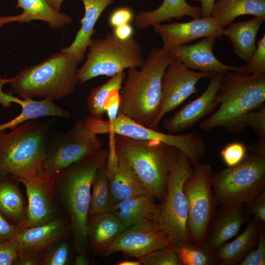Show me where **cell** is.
<instances>
[{
  "instance_id": "cell-1",
  "label": "cell",
  "mask_w": 265,
  "mask_h": 265,
  "mask_svg": "<svg viewBox=\"0 0 265 265\" xmlns=\"http://www.w3.org/2000/svg\"><path fill=\"white\" fill-rule=\"evenodd\" d=\"M108 155V149L102 147L51 177L58 203L70 220L76 254H85L87 250L86 223L92 183L97 170L106 162Z\"/></svg>"
},
{
  "instance_id": "cell-2",
  "label": "cell",
  "mask_w": 265,
  "mask_h": 265,
  "mask_svg": "<svg viewBox=\"0 0 265 265\" xmlns=\"http://www.w3.org/2000/svg\"><path fill=\"white\" fill-rule=\"evenodd\" d=\"M175 58L170 52L155 47L139 70L128 69L120 92L118 112L150 128L160 111L163 73Z\"/></svg>"
},
{
  "instance_id": "cell-3",
  "label": "cell",
  "mask_w": 265,
  "mask_h": 265,
  "mask_svg": "<svg viewBox=\"0 0 265 265\" xmlns=\"http://www.w3.org/2000/svg\"><path fill=\"white\" fill-rule=\"evenodd\" d=\"M216 99L220 104L219 107L200 123V129L208 131L221 127L231 133L241 132L245 129L246 115L260 108L265 102V74L234 71L223 73Z\"/></svg>"
},
{
  "instance_id": "cell-4",
  "label": "cell",
  "mask_w": 265,
  "mask_h": 265,
  "mask_svg": "<svg viewBox=\"0 0 265 265\" xmlns=\"http://www.w3.org/2000/svg\"><path fill=\"white\" fill-rule=\"evenodd\" d=\"M109 134L117 154L124 159L148 191L161 201L180 150L158 140H138Z\"/></svg>"
},
{
  "instance_id": "cell-5",
  "label": "cell",
  "mask_w": 265,
  "mask_h": 265,
  "mask_svg": "<svg viewBox=\"0 0 265 265\" xmlns=\"http://www.w3.org/2000/svg\"><path fill=\"white\" fill-rule=\"evenodd\" d=\"M73 54L60 51L44 61L27 67L8 79L12 94L25 99L40 97L59 100L72 93L79 82L78 65Z\"/></svg>"
},
{
  "instance_id": "cell-6",
  "label": "cell",
  "mask_w": 265,
  "mask_h": 265,
  "mask_svg": "<svg viewBox=\"0 0 265 265\" xmlns=\"http://www.w3.org/2000/svg\"><path fill=\"white\" fill-rule=\"evenodd\" d=\"M53 121L29 119L10 132H0V172L18 179L41 172Z\"/></svg>"
},
{
  "instance_id": "cell-7",
  "label": "cell",
  "mask_w": 265,
  "mask_h": 265,
  "mask_svg": "<svg viewBox=\"0 0 265 265\" xmlns=\"http://www.w3.org/2000/svg\"><path fill=\"white\" fill-rule=\"evenodd\" d=\"M211 185L218 205L244 204L265 189V156L247 153L238 164L212 174Z\"/></svg>"
},
{
  "instance_id": "cell-8",
  "label": "cell",
  "mask_w": 265,
  "mask_h": 265,
  "mask_svg": "<svg viewBox=\"0 0 265 265\" xmlns=\"http://www.w3.org/2000/svg\"><path fill=\"white\" fill-rule=\"evenodd\" d=\"M144 59L142 47L133 38L122 41L112 33L100 39H93L87 58L78 69L80 83L100 76L112 77L126 69L138 68Z\"/></svg>"
},
{
  "instance_id": "cell-9",
  "label": "cell",
  "mask_w": 265,
  "mask_h": 265,
  "mask_svg": "<svg viewBox=\"0 0 265 265\" xmlns=\"http://www.w3.org/2000/svg\"><path fill=\"white\" fill-rule=\"evenodd\" d=\"M191 164L180 150L178 161L168 177L166 194L159 204L158 223L172 245L191 242L186 229L188 203L183 190L185 182L193 172Z\"/></svg>"
},
{
  "instance_id": "cell-10",
  "label": "cell",
  "mask_w": 265,
  "mask_h": 265,
  "mask_svg": "<svg viewBox=\"0 0 265 265\" xmlns=\"http://www.w3.org/2000/svg\"><path fill=\"white\" fill-rule=\"evenodd\" d=\"M83 121L86 126L97 134H116L135 139L161 141L183 152L192 163L200 161L207 150L205 140L193 133L173 135L159 132L141 125L119 112L112 121H105L91 115Z\"/></svg>"
},
{
  "instance_id": "cell-11",
  "label": "cell",
  "mask_w": 265,
  "mask_h": 265,
  "mask_svg": "<svg viewBox=\"0 0 265 265\" xmlns=\"http://www.w3.org/2000/svg\"><path fill=\"white\" fill-rule=\"evenodd\" d=\"M102 147L97 134L83 120H78L65 132L51 134L48 139L42 171L50 177L72 164L96 153Z\"/></svg>"
},
{
  "instance_id": "cell-12",
  "label": "cell",
  "mask_w": 265,
  "mask_h": 265,
  "mask_svg": "<svg viewBox=\"0 0 265 265\" xmlns=\"http://www.w3.org/2000/svg\"><path fill=\"white\" fill-rule=\"evenodd\" d=\"M193 168L192 175L183 187L189 207L186 229L190 242L201 246L205 244L208 224L218 205L211 185L212 165L200 162Z\"/></svg>"
},
{
  "instance_id": "cell-13",
  "label": "cell",
  "mask_w": 265,
  "mask_h": 265,
  "mask_svg": "<svg viewBox=\"0 0 265 265\" xmlns=\"http://www.w3.org/2000/svg\"><path fill=\"white\" fill-rule=\"evenodd\" d=\"M172 245L158 222L144 220L126 228L99 253L106 257L121 252L138 259L152 251Z\"/></svg>"
},
{
  "instance_id": "cell-14",
  "label": "cell",
  "mask_w": 265,
  "mask_h": 265,
  "mask_svg": "<svg viewBox=\"0 0 265 265\" xmlns=\"http://www.w3.org/2000/svg\"><path fill=\"white\" fill-rule=\"evenodd\" d=\"M212 74L191 70L175 58L163 73L160 111L150 128L157 131L163 116L178 107L191 95L197 93L198 81L203 78L210 79Z\"/></svg>"
},
{
  "instance_id": "cell-15",
  "label": "cell",
  "mask_w": 265,
  "mask_h": 265,
  "mask_svg": "<svg viewBox=\"0 0 265 265\" xmlns=\"http://www.w3.org/2000/svg\"><path fill=\"white\" fill-rule=\"evenodd\" d=\"M18 180L25 186L27 198L26 220L19 230L48 223L64 214L55 197L51 177L41 171Z\"/></svg>"
},
{
  "instance_id": "cell-16",
  "label": "cell",
  "mask_w": 265,
  "mask_h": 265,
  "mask_svg": "<svg viewBox=\"0 0 265 265\" xmlns=\"http://www.w3.org/2000/svg\"><path fill=\"white\" fill-rule=\"evenodd\" d=\"M223 73H213L206 90L197 99L179 110L170 118L162 122L163 128L170 133L180 132L193 127L210 114L219 104L216 94L219 91Z\"/></svg>"
},
{
  "instance_id": "cell-17",
  "label": "cell",
  "mask_w": 265,
  "mask_h": 265,
  "mask_svg": "<svg viewBox=\"0 0 265 265\" xmlns=\"http://www.w3.org/2000/svg\"><path fill=\"white\" fill-rule=\"evenodd\" d=\"M163 41L162 48L170 51L174 47L207 37H222V30L211 16L193 19L184 23L160 24L153 26Z\"/></svg>"
},
{
  "instance_id": "cell-18",
  "label": "cell",
  "mask_w": 265,
  "mask_h": 265,
  "mask_svg": "<svg viewBox=\"0 0 265 265\" xmlns=\"http://www.w3.org/2000/svg\"><path fill=\"white\" fill-rule=\"evenodd\" d=\"M216 39L212 36L204 37L200 41L191 45L186 44L176 46L169 52L186 66L194 71L216 73L227 71L244 73L242 66L228 65L216 57L213 52Z\"/></svg>"
},
{
  "instance_id": "cell-19",
  "label": "cell",
  "mask_w": 265,
  "mask_h": 265,
  "mask_svg": "<svg viewBox=\"0 0 265 265\" xmlns=\"http://www.w3.org/2000/svg\"><path fill=\"white\" fill-rule=\"evenodd\" d=\"M249 214L243 204L222 206L216 209L208 224L205 243L216 250L237 236L242 226L248 222Z\"/></svg>"
},
{
  "instance_id": "cell-20",
  "label": "cell",
  "mask_w": 265,
  "mask_h": 265,
  "mask_svg": "<svg viewBox=\"0 0 265 265\" xmlns=\"http://www.w3.org/2000/svg\"><path fill=\"white\" fill-rule=\"evenodd\" d=\"M106 167L109 190L116 203L150 192L114 148H108Z\"/></svg>"
},
{
  "instance_id": "cell-21",
  "label": "cell",
  "mask_w": 265,
  "mask_h": 265,
  "mask_svg": "<svg viewBox=\"0 0 265 265\" xmlns=\"http://www.w3.org/2000/svg\"><path fill=\"white\" fill-rule=\"evenodd\" d=\"M71 233L69 218L65 214L45 224L18 230L15 236L19 251H44L53 243L67 238Z\"/></svg>"
},
{
  "instance_id": "cell-22",
  "label": "cell",
  "mask_w": 265,
  "mask_h": 265,
  "mask_svg": "<svg viewBox=\"0 0 265 265\" xmlns=\"http://www.w3.org/2000/svg\"><path fill=\"white\" fill-rule=\"evenodd\" d=\"M125 228L112 212L89 215L86 223L87 249L99 255Z\"/></svg>"
},
{
  "instance_id": "cell-23",
  "label": "cell",
  "mask_w": 265,
  "mask_h": 265,
  "mask_svg": "<svg viewBox=\"0 0 265 265\" xmlns=\"http://www.w3.org/2000/svg\"><path fill=\"white\" fill-rule=\"evenodd\" d=\"M20 183L16 177L0 172V212L19 230L25 221L27 207Z\"/></svg>"
},
{
  "instance_id": "cell-24",
  "label": "cell",
  "mask_w": 265,
  "mask_h": 265,
  "mask_svg": "<svg viewBox=\"0 0 265 265\" xmlns=\"http://www.w3.org/2000/svg\"><path fill=\"white\" fill-rule=\"evenodd\" d=\"M15 7L22 8L23 12L16 16H0V27L10 22L28 23L36 20L46 22L53 29H60L72 22L68 15L54 11L46 0H18Z\"/></svg>"
},
{
  "instance_id": "cell-25",
  "label": "cell",
  "mask_w": 265,
  "mask_h": 265,
  "mask_svg": "<svg viewBox=\"0 0 265 265\" xmlns=\"http://www.w3.org/2000/svg\"><path fill=\"white\" fill-rule=\"evenodd\" d=\"M186 16L193 19L200 17V7L189 4L186 0H163L156 9L138 12L134 18V25L137 28L143 29L171 21L174 18L182 19Z\"/></svg>"
},
{
  "instance_id": "cell-26",
  "label": "cell",
  "mask_w": 265,
  "mask_h": 265,
  "mask_svg": "<svg viewBox=\"0 0 265 265\" xmlns=\"http://www.w3.org/2000/svg\"><path fill=\"white\" fill-rule=\"evenodd\" d=\"M263 222L253 217L244 230L234 240L225 243L215 250L218 265H236L257 245Z\"/></svg>"
},
{
  "instance_id": "cell-27",
  "label": "cell",
  "mask_w": 265,
  "mask_h": 265,
  "mask_svg": "<svg viewBox=\"0 0 265 265\" xmlns=\"http://www.w3.org/2000/svg\"><path fill=\"white\" fill-rule=\"evenodd\" d=\"M84 8V17L81 19V27L72 43L61 51L74 55L80 62L84 58V53L91 44L94 34L95 25L103 12L114 0H82Z\"/></svg>"
},
{
  "instance_id": "cell-28",
  "label": "cell",
  "mask_w": 265,
  "mask_h": 265,
  "mask_svg": "<svg viewBox=\"0 0 265 265\" xmlns=\"http://www.w3.org/2000/svg\"><path fill=\"white\" fill-rule=\"evenodd\" d=\"M150 192L136 196L117 202L113 212L126 228L144 220L158 222L159 204Z\"/></svg>"
},
{
  "instance_id": "cell-29",
  "label": "cell",
  "mask_w": 265,
  "mask_h": 265,
  "mask_svg": "<svg viewBox=\"0 0 265 265\" xmlns=\"http://www.w3.org/2000/svg\"><path fill=\"white\" fill-rule=\"evenodd\" d=\"M264 19L259 17L244 21L232 23L228 28L222 30L233 45L234 52L246 63L256 49V38Z\"/></svg>"
},
{
  "instance_id": "cell-30",
  "label": "cell",
  "mask_w": 265,
  "mask_h": 265,
  "mask_svg": "<svg viewBox=\"0 0 265 265\" xmlns=\"http://www.w3.org/2000/svg\"><path fill=\"white\" fill-rule=\"evenodd\" d=\"M244 15L265 19V0H218L213 4L211 16L223 29L238 17Z\"/></svg>"
},
{
  "instance_id": "cell-31",
  "label": "cell",
  "mask_w": 265,
  "mask_h": 265,
  "mask_svg": "<svg viewBox=\"0 0 265 265\" xmlns=\"http://www.w3.org/2000/svg\"><path fill=\"white\" fill-rule=\"evenodd\" d=\"M7 83L6 79L0 78V104L4 107H9L11 103L19 104L22 112L28 114L31 119L43 116L70 118L71 113L57 106L53 101L49 99H43L35 101L32 99H21L13 96L11 92L4 93L2 91L3 85Z\"/></svg>"
},
{
  "instance_id": "cell-32",
  "label": "cell",
  "mask_w": 265,
  "mask_h": 265,
  "mask_svg": "<svg viewBox=\"0 0 265 265\" xmlns=\"http://www.w3.org/2000/svg\"><path fill=\"white\" fill-rule=\"evenodd\" d=\"M116 204L109 190L106 162L97 170L92 183L88 216L113 212Z\"/></svg>"
},
{
  "instance_id": "cell-33",
  "label": "cell",
  "mask_w": 265,
  "mask_h": 265,
  "mask_svg": "<svg viewBox=\"0 0 265 265\" xmlns=\"http://www.w3.org/2000/svg\"><path fill=\"white\" fill-rule=\"evenodd\" d=\"M126 73L119 72L111 77L104 84L94 88L87 101V106L90 115L102 118L106 112L105 105L110 93L114 90H121Z\"/></svg>"
},
{
  "instance_id": "cell-34",
  "label": "cell",
  "mask_w": 265,
  "mask_h": 265,
  "mask_svg": "<svg viewBox=\"0 0 265 265\" xmlns=\"http://www.w3.org/2000/svg\"><path fill=\"white\" fill-rule=\"evenodd\" d=\"M173 245L182 265H218L215 250L205 243L201 246L191 242Z\"/></svg>"
},
{
  "instance_id": "cell-35",
  "label": "cell",
  "mask_w": 265,
  "mask_h": 265,
  "mask_svg": "<svg viewBox=\"0 0 265 265\" xmlns=\"http://www.w3.org/2000/svg\"><path fill=\"white\" fill-rule=\"evenodd\" d=\"M66 238L58 240L43 252L41 265H67L70 261L71 249Z\"/></svg>"
},
{
  "instance_id": "cell-36",
  "label": "cell",
  "mask_w": 265,
  "mask_h": 265,
  "mask_svg": "<svg viewBox=\"0 0 265 265\" xmlns=\"http://www.w3.org/2000/svg\"><path fill=\"white\" fill-rule=\"evenodd\" d=\"M137 259L144 265H182L173 245L152 251Z\"/></svg>"
},
{
  "instance_id": "cell-37",
  "label": "cell",
  "mask_w": 265,
  "mask_h": 265,
  "mask_svg": "<svg viewBox=\"0 0 265 265\" xmlns=\"http://www.w3.org/2000/svg\"><path fill=\"white\" fill-rule=\"evenodd\" d=\"M244 73L255 75L265 74V34L258 41L256 49L246 64Z\"/></svg>"
},
{
  "instance_id": "cell-38",
  "label": "cell",
  "mask_w": 265,
  "mask_h": 265,
  "mask_svg": "<svg viewBox=\"0 0 265 265\" xmlns=\"http://www.w3.org/2000/svg\"><path fill=\"white\" fill-rule=\"evenodd\" d=\"M247 154V148L239 142L228 144L220 152L222 160L228 167H232L241 162Z\"/></svg>"
},
{
  "instance_id": "cell-39",
  "label": "cell",
  "mask_w": 265,
  "mask_h": 265,
  "mask_svg": "<svg viewBox=\"0 0 265 265\" xmlns=\"http://www.w3.org/2000/svg\"><path fill=\"white\" fill-rule=\"evenodd\" d=\"M244 128L251 127L257 135L259 142H265V106L263 105L258 110H253L245 116Z\"/></svg>"
},
{
  "instance_id": "cell-40",
  "label": "cell",
  "mask_w": 265,
  "mask_h": 265,
  "mask_svg": "<svg viewBox=\"0 0 265 265\" xmlns=\"http://www.w3.org/2000/svg\"><path fill=\"white\" fill-rule=\"evenodd\" d=\"M265 265V223L261 225L257 246L238 263V265Z\"/></svg>"
},
{
  "instance_id": "cell-41",
  "label": "cell",
  "mask_w": 265,
  "mask_h": 265,
  "mask_svg": "<svg viewBox=\"0 0 265 265\" xmlns=\"http://www.w3.org/2000/svg\"><path fill=\"white\" fill-rule=\"evenodd\" d=\"M19 255V248L15 237L0 242V265H15Z\"/></svg>"
},
{
  "instance_id": "cell-42",
  "label": "cell",
  "mask_w": 265,
  "mask_h": 265,
  "mask_svg": "<svg viewBox=\"0 0 265 265\" xmlns=\"http://www.w3.org/2000/svg\"><path fill=\"white\" fill-rule=\"evenodd\" d=\"M248 213L265 223V189L243 204Z\"/></svg>"
},
{
  "instance_id": "cell-43",
  "label": "cell",
  "mask_w": 265,
  "mask_h": 265,
  "mask_svg": "<svg viewBox=\"0 0 265 265\" xmlns=\"http://www.w3.org/2000/svg\"><path fill=\"white\" fill-rule=\"evenodd\" d=\"M134 18L132 9L127 6L118 7L113 10L108 17V24L112 28L130 24Z\"/></svg>"
},
{
  "instance_id": "cell-44",
  "label": "cell",
  "mask_w": 265,
  "mask_h": 265,
  "mask_svg": "<svg viewBox=\"0 0 265 265\" xmlns=\"http://www.w3.org/2000/svg\"><path fill=\"white\" fill-rule=\"evenodd\" d=\"M43 252L33 250L19 251L15 265H41Z\"/></svg>"
},
{
  "instance_id": "cell-45",
  "label": "cell",
  "mask_w": 265,
  "mask_h": 265,
  "mask_svg": "<svg viewBox=\"0 0 265 265\" xmlns=\"http://www.w3.org/2000/svg\"><path fill=\"white\" fill-rule=\"evenodd\" d=\"M120 90H113L106 101L105 109L108 116V120H114L118 113L120 103Z\"/></svg>"
},
{
  "instance_id": "cell-46",
  "label": "cell",
  "mask_w": 265,
  "mask_h": 265,
  "mask_svg": "<svg viewBox=\"0 0 265 265\" xmlns=\"http://www.w3.org/2000/svg\"><path fill=\"white\" fill-rule=\"evenodd\" d=\"M18 230V227L9 222L0 212V242L13 238Z\"/></svg>"
},
{
  "instance_id": "cell-47",
  "label": "cell",
  "mask_w": 265,
  "mask_h": 265,
  "mask_svg": "<svg viewBox=\"0 0 265 265\" xmlns=\"http://www.w3.org/2000/svg\"><path fill=\"white\" fill-rule=\"evenodd\" d=\"M134 29L130 24L123 25L114 28L113 34L122 41L128 40L133 38Z\"/></svg>"
},
{
  "instance_id": "cell-48",
  "label": "cell",
  "mask_w": 265,
  "mask_h": 265,
  "mask_svg": "<svg viewBox=\"0 0 265 265\" xmlns=\"http://www.w3.org/2000/svg\"><path fill=\"white\" fill-rule=\"evenodd\" d=\"M201 3V18H208L211 16L213 4L215 0H192Z\"/></svg>"
},
{
  "instance_id": "cell-49",
  "label": "cell",
  "mask_w": 265,
  "mask_h": 265,
  "mask_svg": "<svg viewBox=\"0 0 265 265\" xmlns=\"http://www.w3.org/2000/svg\"><path fill=\"white\" fill-rule=\"evenodd\" d=\"M73 264L75 265H87L89 264V261L86 257L85 254H77Z\"/></svg>"
},
{
  "instance_id": "cell-50",
  "label": "cell",
  "mask_w": 265,
  "mask_h": 265,
  "mask_svg": "<svg viewBox=\"0 0 265 265\" xmlns=\"http://www.w3.org/2000/svg\"><path fill=\"white\" fill-rule=\"evenodd\" d=\"M63 0H46L52 8L58 12H60V9Z\"/></svg>"
},
{
  "instance_id": "cell-51",
  "label": "cell",
  "mask_w": 265,
  "mask_h": 265,
  "mask_svg": "<svg viewBox=\"0 0 265 265\" xmlns=\"http://www.w3.org/2000/svg\"><path fill=\"white\" fill-rule=\"evenodd\" d=\"M116 265H141V261L138 259L137 261L123 260L117 262Z\"/></svg>"
}]
</instances>
